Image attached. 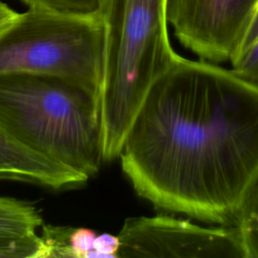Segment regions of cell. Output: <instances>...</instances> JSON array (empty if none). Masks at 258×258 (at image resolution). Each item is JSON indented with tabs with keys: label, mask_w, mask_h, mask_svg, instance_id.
<instances>
[{
	"label": "cell",
	"mask_w": 258,
	"mask_h": 258,
	"mask_svg": "<svg viewBox=\"0 0 258 258\" xmlns=\"http://www.w3.org/2000/svg\"><path fill=\"white\" fill-rule=\"evenodd\" d=\"M245 258H258V169L245 186L234 217Z\"/></svg>",
	"instance_id": "9c48e42d"
},
{
	"label": "cell",
	"mask_w": 258,
	"mask_h": 258,
	"mask_svg": "<svg viewBox=\"0 0 258 258\" xmlns=\"http://www.w3.org/2000/svg\"><path fill=\"white\" fill-rule=\"evenodd\" d=\"M258 0H167V22L202 59L232 61L239 53Z\"/></svg>",
	"instance_id": "8992f818"
},
{
	"label": "cell",
	"mask_w": 258,
	"mask_h": 258,
	"mask_svg": "<svg viewBox=\"0 0 258 258\" xmlns=\"http://www.w3.org/2000/svg\"><path fill=\"white\" fill-rule=\"evenodd\" d=\"M29 9L66 16L100 14L104 0H21Z\"/></svg>",
	"instance_id": "8fae6325"
},
{
	"label": "cell",
	"mask_w": 258,
	"mask_h": 258,
	"mask_svg": "<svg viewBox=\"0 0 258 258\" xmlns=\"http://www.w3.org/2000/svg\"><path fill=\"white\" fill-rule=\"evenodd\" d=\"M120 240L117 236L103 233L97 235L95 240V251L92 258H118Z\"/></svg>",
	"instance_id": "4fadbf2b"
},
{
	"label": "cell",
	"mask_w": 258,
	"mask_h": 258,
	"mask_svg": "<svg viewBox=\"0 0 258 258\" xmlns=\"http://www.w3.org/2000/svg\"><path fill=\"white\" fill-rule=\"evenodd\" d=\"M118 157L156 208L233 225L258 169V87L180 56L150 87Z\"/></svg>",
	"instance_id": "6da1fadb"
},
{
	"label": "cell",
	"mask_w": 258,
	"mask_h": 258,
	"mask_svg": "<svg viewBox=\"0 0 258 258\" xmlns=\"http://www.w3.org/2000/svg\"><path fill=\"white\" fill-rule=\"evenodd\" d=\"M118 258H245L235 226L208 228L168 216L125 220Z\"/></svg>",
	"instance_id": "5b68a950"
},
{
	"label": "cell",
	"mask_w": 258,
	"mask_h": 258,
	"mask_svg": "<svg viewBox=\"0 0 258 258\" xmlns=\"http://www.w3.org/2000/svg\"><path fill=\"white\" fill-rule=\"evenodd\" d=\"M42 224V218L32 204L0 197V238L29 236Z\"/></svg>",
	"instance_id": "30bf717a"
},
{
	"label": "cell",
	"mask_w": 258,
	"mask_h": 258,
	"mask_svg": "<svg viewBox=\"0 0 258 258\" xmlns=\"http://www.w3.org/2000/svg\"><path fill=\"white\" fill-rule=\"evenodd\" d=\"M167 0H104L100 86L104 160L119 156L128 128L154 82L179 57L167 33Z\"/></svg>",
	"instance_id": "7a4b0ae2"
},
{
	"label": "cell",
	"mask_w": 258,
	"mask_h": 258,
	"mask_svg": "<svg viewBox=\"0 0 258 258\" xmlns=\"http://www.w3.org/2000/svg\"><path fill=\"white\" fill-rule=\"evenodd\" d=\"M41 227L47 257L92 258L97 237L93 230L43 224Z\"/></svg>",
	"instance_id": "ba28073f"
},
{
	"label": "cell",
	"mask_w": 258,
	"mask_h": 258,
	"mask_svg": "<svg viewBox=\"0 0 258 258\" xmlns=\"http://www.w3.org/2000/svg\"><path fill=\"white\" fill-rule=\"evenodd\" d=\"M19 12L13 10L5 2L0 0V32L7 28L17 17Z\"/></svg>",
	"instance_id": "5bb4252c"
},
{
	"label": "cell",
	"mask_w": 258,
	"mask_h": 258,
	"mask_svg": "<svg viewBox=\"0 0 258 258\" xmlns=\"http://www.w3.org/2000/svg\"><path fill=\"white\" fill-rule=\"evenodd\" d=\"M103 52L101 14L66 16L28 9L0 32V75L60 78L99 95Z\"/></svg>",
	"instance_id": "277c9868"
},
{
	"label": "cell",
	"mask_w": 258,
	"mask_h": 258,
	"mask_svg": "<svg viewBox=\"0 0 258 258\" xmlns=\"http://www.w3.org/2000/svg\"><path fill=\"white\" fill-rule=\"evenodd\" d=\"M88 179L86 175L28 148L0 127V180L58 190Z\"/></svg>",
	"instance_id": "52a82bcc"
},
{
	"label": "cell",
	"mask_w": 258,
	"mask_h": 258,
	"mask_svg": "<svg viewBox=\"0 0 258 258\" xmlns=\"http://www.w3.org/2000/svg\"><path fill=\"white\" fill-rule=\"evenodd\" d=\"M257 35H258V8H257V10H256V12L254 14V17H253V19L251 21V24H250V26L248 28V31H247L246 35H245V38L243 40V43H242V46H241V49H240L239 53L245 47H247L257 37Z\"/></svg>",
	"instance_id": "9a60e30c"
},
{
	"label": "cell",
	"mask_w": 258,
	"mask_h": 258,
	"mask_svg": "<svg viewBox=\"0 0 258 258\" xmlns=\"http://www.w3.org/2000/svg\"><path fill=\"white\" fill-rule=\"evenodd\" d=\"M0 127L88 178L105 161L99 95L60 78L0 75Z\"/></svg>",
	"instance_id": "3957f363"
},
{
	"label": "cell",
	"mask_w": 258,
	"mask_h": 258,
	"mask_svg": "<svg viewBox=\"0 0 258 258\" xmlns=\"http://www.w3.org/2000/svg\"><path fill=\"white\" fill-rule=\"evenodd\" d=\"M232 71L243 80L258 87V35L232 61Z\"/></svg>",
	"instance_id": "7c38bea8"
}]
</instances>
